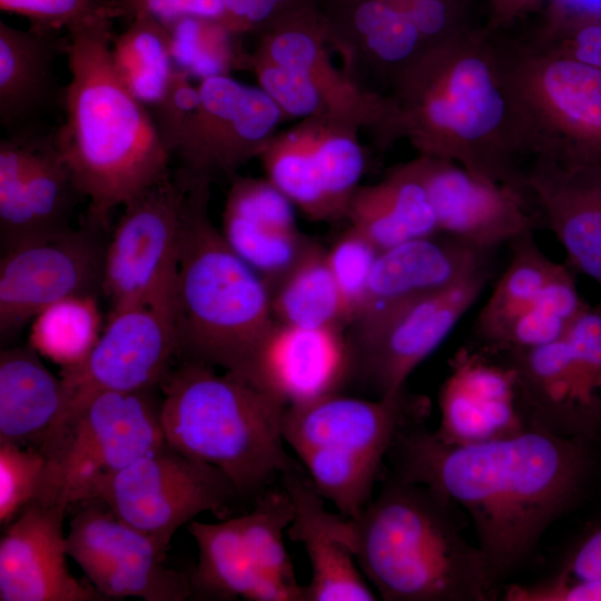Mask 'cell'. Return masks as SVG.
Returning a JSON list of instances; mask_svg holds the SVG:
<instances>
[{"mask_svg": "<svg viewBox=\"0 0 601 601\" xmlns=\"http://www.w3.org/2000/svg\"><path fill=\"white\" fill-rule=\"evenodd\" d=\"M166 28L175 67L191 78L228 75L245 60L233 43L238 33L221 21L186 17Z\"/></svg>", "mask_w": 601, "mask_h": 601, "instance_id": "cell-40", "label": "cell"}, {"mask_svg": "<svg viewBox=\"0 0 601 601\" xmlns=\"http://www.w3.org/2000/svg\"><path fill=\"white\" fill-rule=\"evenodd\" d=\"M511 257L473 325L474 343L497 347L515 321L533 304L560 264L540 248L534 231L509 243Z\"/></svg>", "mask_w": 601, "mask_h": 601, "instance_id": "cell-34", "label": "cell"}, {"mask_svg": "<svg viewBox=\"0 0 601 601\" xmlns=\"http://www.w3.org/2000/svg\"><path fill=\"white\" fill-rule=\"evenodd\" d=\"M380 253L370 239L351 226L326 249L329 269L351 308L352 323L364 305L372 269Z\"/></svg>", "mask_w": 601, "mask_h": 601, "instance_id": "cell-43", "label": "cell"}, {"mask_svg": "<svg viewBox=\"0 0 601 601\" xmlns=\"http://www.w3.org/2000/svg\"><path fill=\"white\" fill-rule=\"evenodd\" d=\"M67 509L62 502L37 499L6 526L0 540L1 601L108 600L69 571Z\"/></svg>", "mask_w": 601, "mask_h": 601, "instance_id": "cell-21", "label": "cell"}, {"mask_svg": "<svg viewBox=\"0 0 601 601\" xmlns=\"http://www.w3.org/2000/svg\"><path fill=\"white\" fill-rule=\"evenodd\" d=\"M505 1L506 0H499V2H502L499 11L502 12L501 13V18L503 16V11H504V7H505ZM525 1L528 0H509V8H508V11L509 10H515L518 7L522 6L521 3H524Z\"/></svg>", "mask_w": 601, "mask_h": 601, "instance_id": "cell-51", "label": "cell"}, {"mask_svg": "<svg viewBox=\"0 0 601 601\" xmlns=\"http://www.w3.org/2000/svg\"><path fill=\"white\" fill-rule=\"evenodd\" d=\"M589 307L569 266L560 264L538 298L515 321L501 344L492 349H529L556 342Z\"/></svg>", "mask_w": 601, "mask_h": 601, "instance_id": "cell-37", "label": "cell"}, {"mask_svg": "<svg viewBox=\"0 0 601 601\" xmlns=\"http://www.w3.org/2000/svg\"><path fill=\"white\" fill-rule=\"evenodd\" d=\"M300 471L279 479L294 503L286 534L304 546L311 562L312 579L304 585V601L377 600L349 548V518L326 510L325 499Z\"/></svg>", "mask_w": 601, "mask_h": 601, "instance_id": "cell-23", "label": "cell"}, {"mask_svg": "<svg viewBox=\"0 0 601 601\" xmlns=\"http://www.w3.org/2000/svg\"><path fill=\"white\" fill-rule=\"evenodd\" d=\"M108 233L82 220L78 228L2 253L1 338L11 337L61 299L101 296Z\"/></svg>", "mask_w": 601, "mask_h": 601, "instance_id": "cell-13", "label": "cell"}, {"mask_svg": "<svg viewBox=\"0 0 601 601\" xmlns=\"http://www.w3.org/2000/svg\"><path fill=\"white\" fill-rule=\"evenodd\" d=\"M457 505L433 489L390 475L351 518V550L386 601H490L501 584L462 531Z\"/></svg>", "mask_w": 601, "mask_h": 601, "instance_id": "cell-4", "label": "cell"}, {"mask_svg": "<svg viewBox=\"0 0 601 601\" xmlns=\"http://www.w3.org/2000/svg\"><path fill=\"white\" fill-rule=\"evenodd\" d=\"M439 404L441 421L434 432L447 443H480L532 428L508 356L474 342L450 361Z\"/></svg>", "mask_w": 601, "mask_h": 601, "instance_id": "cell-20", "label": "cell"}, {"mask_svg": "<svg viewBox=\"0 0 601 601\" xmlns=\"http://www.w3.org/2000/svg\"><path fill=\"white\" fill-rule=\"evenodd\" d=\"M178 359L170 313L140 306L108 314L88 356L60 371L65 410L49 444L92 396L159 387Z\"/></svg>", "mask_w": 601, "mask_h": 601, "instance_id": "cell-14", "label": "cell"}, {"mask_svg": "<svg viewBox=\"0 0 601 601\" xmlns=\"http://www.w3.org/2000/svg\"><path fill=\"white\" fill-rule=\"evenodd\" d=\"M200 108L173 160L184 187L234 174L260 156L279 122L282 110L260 88L229 75L200 80Z\"/></svg>", "mask_w": 601, "mask_h": 601, "instance_id": "cell-15", "label": "cell"}, {"mask_svg": "<svg viewBox=\"0 0 601 601\" xmlns=\"http://www.w3.org/2000/svg\"><path fill=\"white\" fill-rule=\"evenodd\" d=\"M187 530L198 548L189 572L194 594L216 600L304 601V585L260 570L247 555L236 518L217 523L193 520Z\"/></svg>", "mask_w": 601, "mask_h": 601, "instance_id": "cell-29", "label": "cell"}, {"mask_svg": "<svg viewBox=\"0 0 601 601\" xmlns=\"http://www.w3.org/2000/svg\"><path fill=\"white\" fill-rule=\"evenodd\" d=\"M494 250L436 233L382 250L372 269L364 305L354 319L450 288L492 265Z\"/></svg>", "mask_w": 601, "mask_h": 601, "instance_id": "cell-25", "label": "cell"}, {"mask_svg": "<svg viewBox=\"0 0 601 601\" xmlns=\"http://www.w3.org/2000/svg\"><path fill=\"white\" fill-rule=\"evenodd\" d=\"M525 186L570 266L593 279L601 292V167H568L536 158Z\"/></svg>", "mask_w": 601, "mask_h": 601, "instance_id": "cell-24", "label": "cell"}, {"mask_svg": "<svg viewBox=\"0 0 601 601\" xmlns=\"http://www.w3.org/2000/svg\"><path fill=\"white\" fill-rule=\"evenodd\" d=\"M500 68L528 126L536 158L601 167V69L536 38L490 32Z\"/></svg>", "mask_w": 601, "mask_h": 601, "instance_id": "cell-7", "label": "cell"}, {"mask_svg": "<svg viewBox=\"0 0 601 601\" xmlns=\"http://www.w3.org/2000/svg\"><path fill=\"white\" fill-rule=\"evenodd\" d=\"M80 199L71 169L59 148L56 128H47L39 138L24 186L18 228L2 253L72 228L71 217Z\"/></svg>", "mask_w": 601, "mask_h": 601, "instance_id": "cell-32", "label": "cell"}, {"mask_svg": "<svg viewBox=\"0 0 601 601\" xmlns=\"http://www.w3.org/2000/svg\"><path fill=\"white\" fill-rule=\"evenodd\" d=\"M220 231L231 249L269 288L296 263L311 242L297 228L293 203L268 179L234 178Z\"/></svg>", "mask_w": 601, "mask_h": 601, "instance_id": "cell-26", "label": "cell"}, {"mask_svg": "<svg viewBox=\"0 0 601 601\" xmlns=\"http://www.w3.org/2000/svg\"><path fill=\"white\" fill-rule=\"evenodd\" d=\"M127 20L137 14L151 17L165 27L186 17H200L226 24V10L221 0H119Z\"/></svg>", "mask_w": 601, "mask_h": 601, "instance_id": "cell-48", "label": "cell"}, {"mask_svg": "<svg viewBox=\"0 0 601 601\" xmlns=\"http://www.w3.org/2000/svg\"><path fill=\"white\" fill-rule=\"evenodd\" d=\"M420 0H326L327 37L364 53L395 89L428 53L412 11Z\"/></svg>", "mask_w": 601, "mask_h": 601, "instance_id": "cell-28", "label": "cell"}, {"mask_svg": "<svg viewBox=\"0 0 601 601\" xmlns=\"http://www.w3.org/2000/svg\"><path fill=\"white\" fill-rule=\"evenodd\" d=\"M277 322L306 326H349L351 308L329 269L326 248L311 240L296 263L270 287Z\"/></svg>", "mask_w": 601, "mask_h": 601, "instance_id": "cell-33", "label": "cell"}, {"mask_svg": "<svg viewBox=\"0 0 601 601\" xmlns=\"http://www.w3.org/2000/svg\"><path fill=\"white\" fill-rule=\"evenodd\" d=\"M29 344L0 353V442L43 453L65 410L60 376Z\"/></svg>", "mask_w": 601, "mask_h": 601, "instance_id": "cell-30", "label": "cell"}, {"mask_svg": "<svg viewBox=\"0 0 601 601\" xmlns=\"http://www.w3.org/2000/svg\"><path fill=\"white\" fill-rule=\"evenodd\" d=\"M536 39L565 56L601 69V18L584 17L555 26Z\"/></svg>", "mask_w": 601, "mask_h": 601, "instance_id": "cell-46", "label": "cell"}, {"mask_svg": "<svg viewBox=\"0 0 601 601\" xmlns=\"http://www.w3.org/2000/svg\"><path fill=\"white\" fill-rule=\"evenodd\" d=\"M0 9L26 18L31 28L66 33L114 29L117 20L127 19L119 0H0Z\"/></svg>", "mask_w": 601, "mask_h": 601, "instance_id": "cell-41", "label": "cell"}, {"mask_svg": "<svg viewBox=\"0 0 601 601\" xmlns=\"http://www.w3.org/2000/svg\"><path fill=\"white\" fill-rule=\"evenodd\" d=\"M407 166L426 190L439 233L495 252L541 224L529 195L475 177L454 161L421 155Z\"/></svg>", "mask_w": 601, "mask_h": 601, "instance_id": "cell-18", "label": "cell"}, {"mask_svg": "<svg viewBox=\"0 0 601 601\" xmlns=\"http://www.w3.org/2000/svg\"><path fill=\"white\" fill-rule=\"evenodd\" d=\"M114 29L69 36L63 122L59 148L87 204L83 220L110 230L112 211L171 175L170 151L149 110L117 76L110 43Z\"/></svg>", "mask_w": 601, "mask_h": 601, "instance_id": "cell-3", "label": "cell"}, {"mask_svg": "<svg viewBox=\"0 0 601 601\" xmlns=\"http://www.w3.org/2000/svg\"><path fill=\"white\" fill-rule=\"evenodd\" d=\"M97 296L61 299L31 322L29 345L61 368L81 363L105 326Z\"/></svg>", "mask_w": 601, "mask_h": 601, "instance_id": "cell-36", "label": "cell"}, {"mask_svg": "<svg viewBox=\"0 0 601 601\" xmlns=\"http://www.w3.org/2000/svg\"><path fill=\"white\" fill-rule=\"evenodd\" d=\"M430 400L403 390L373 400L333 393L287 406L283 436L294 452L322 447L382 463L397 434L406 426L425 423Z\"/></svg>", "mask_w": 601, "mask_h": 601, "instance_id": "cell-17", "label": "cell"}, {"mask_svg": "<svg viewBox=\"0 0 601 601\" xmlns=\"http://www.w3.org/2000/svg\"><path fill=\"white\" fill-rule=\"evenodd\" d=\"M81 504L69 523L68 555L104 597L184 601L194 595L189 573L165 566L166 552L155 540L99 500Z\"/></svg>", "mask_w": 601, "mask_h": 601, "instance_id": "cell-16", "label": "cell"}, {"mask_svg": "<svg viewBox=\"0 0 601 601\" xmlns=\"http://www.w3.org/2000/svg\"><path fill=\"white\" fill-rule=\"evenodd\" d=\"M509 357L531 427L587 439L601 431V298L561 339Z\"/></svg>", "mask_w": 601, "mask_h": 601, "instance_id": "cell-12", "label": "cell"}, {"mask_svg": "<svg viewBox=\"0 0 601 601\" xmlns=\"http://www.w3.org/2000/svg\"><path fill=\"white\" fill-rule=\"evenodd\" d=\"M315 490L338 513L356 518L370 503L382 463L322 447L295 452Z\"/></svg>", "mask_w": 601, "mask_h": 601, "instance_id": "cell-38", "label": "cell"}, {"mask_svg": "<svg viewBox=\"0 0 601 601\" xmlns=\"http://www.w3.org/2000/svg\"><path fill=\"white\" fill-rule=\"evenodd\" d=\"M293 518V500L280 485L268 487L256 499L255 508L237 520L243 546L254 564L286 582L298 583L284 543Z\"/></svg>", "mask_w": 601, "mask_h": 601, "instance_id": "cell-39", "label": "cell"}, {"mask_svg": "<svg viewBox=\"0 0 601 601\" xmlns=\"http://www.w3.org/2000/svg\"><path fill=\"white\" fill-rule=\"evenodd\" d=\"M128 21L111 40V62L124 86L150 109L164 95L176 69L169 33L148 16L137 14Z\"/></svg>", "mask_w": 601, "mask_h": 601, "instance_id": "cell-35", "label": "cell"}, {"mask_svg": "<svg viewBox=\"0 0 601 601\" xmlns=\"http://www.w3.org/2000/svg\"><path fill=\"white\" fill-rule=\"evenodd\" d=\"M244 378L287 406L338 393L352 378L347 334L276 321Z\"/></svg>", "mask_w": 601, "mask_h": 601, "instance_id": "cell-22", "label": "cell"}, {"mask_svg": "<svg viewBox=\"0 0 601 601\" xmlns=\"http://www.w3.org/2000/svg\"><path fill=\"white\" fill-rule=\"evenodd\" d=\"M200 104L198 86L191 83L189 75L176 68L161 98L148 109L171 157L188 132Z\"/></svg>", "mask_w": 601, "mask_h": 601, "instance_id": "cell-45", "label": "cell"}, {"mask_svg": "<svg viewBox=\"0 0 601 601\" xmlns=\"http://www.w3.org/2000/svg\"><path fill=\"white\" fill-rule=\"evenodd\" d=\"M554 578L563 581L601 579V526L580 542Z\"/></svg>", "mask_w": 601, "mask_h": 601, "instance_id": "cell-50", "label": "cell"}, {"mask_svg": "<svg viewBox=\"0 0 601 601\" xmlns=\"http://www.w3.org/2000/svg\"><path fill=\"white\" fill-rule=\"evenodd\" d=\"M159 388L166 443L217 467L238 496L256 500L284 473L302 470L285 449L287 405L247 380L178 359Z\"/></svg>", "mask_w": 601, "mask_h": 601, "instance_id": "cell-5", "label": "cell"}, {"mask_svg": "<svg viewBox=\"0 0 601 601\" xmlns=\"http://www.w3.org/2000/svg\"><path fill=\"white\" fill-rule=\"evenodd\" d=\"M259 87L283 112L295 117L317 116L326 102L325 90L309 75L254 57Z\"/></svg>", "mask_w": 601, "mask_h": 601, "instance_id": "cell-44", "label": "cell"}, {"mask_svg": "<svg viewBox=\"0 0 601 601\" xmlns=\"http://www.w3.org/2000/svg\"><path fill=\"white\" fill-rule=\"evenodd\" d=\"M392 99L397 135H407L421 155L529 195L535 151L489 29L430 51Z\"/></svg>", "mask_w": 601, "mask_h": 601, "instance_id": "cell-2", "label": "cell"}, {"mask_svg": "<svg viewBox=\"0 0 601 601\" xmlns=\"http://www.w3.org/2000/svg\"><path fill=\"white\" fill-rule=\"evenodd\" d=\"M186 191L171 174L122 206L105 248L108 314L148 306L173 315Z\"/></svg>", "mask_w": 601, "mask_h": 601, "instance_id": "cell-10", "label": "cell"}, {"mask_svg": "<svg viewBox=\"0 0 601 601\" xmlns=\"http://www.w3.org/2000/svg\"><path fill=\"white\" fill-rule=\"evenodd\" d=\"M226 26L236 33L265 31L277 21L317 3V0H221Z\"/></svg>", "mask_w": 601, "mask_h": 601, "instance_id": "cell-47", "label": "cell"}, {"mask_svg": "<svg viewBox=\"0 0 601 601\" xmlns=\"http://www.w3.org/2000/svg\"><path fill=\"white\" fill-rule=\"evenodd\" d=\"M589 440L529 428L453 444L417 423L397 434L386 459L392 476L426 485L467 513L501 584L580 499L593 467Z\"/></svg>", "mask_w": 601, "mask_h": 601, "instance_id": "cell-1", "label": "cell"}, {"mask_svg": "<svg viewBox=\"0 0 601 601\" xmlns=\"http://www.w3.org/2000/svg\"><path fill=\"white\" fill-rule=\"evenodd\" d=\"M260 156L268 180L315 220L346 215L365 168L361 146L342 130H296Z\"/></svg>", "mask_w": 601, "mask_h": 601, "instance_id": "cell-19", "label": "cell"}, {"mask_svg": "<svg viewBox=\"0 0 601 601\" xmlns=\"http://www.w3.org/2000/svg\"><path fill=\"white\" fill-rule=\"evenodd\" d=\"M237 497L235 486L221 471L165 442L98 480L83 501H101L119 520L167 552L180 526L200 513L221 512Z\"/></svg>", "mask_w": 601, "mask_h": 601, "instance_id": "cell-9", "label": "cell"}, {"mask_svg": "<svg viewBox=\"0 0 601 601\" xmlns=\"http://www.w3.org/2000/svg\"><path fill=\"white\" fill-rule=\"evenodd\" d=\"M46 455L35 447L0 442V524L7 526L42 492Z\"/></svg>", "mask_w": 601, "mask_h": 601, "instance_id": "cell-42", "label": "cell"}, {"mask_svg": "<svg viewBox=\"0 0 601 601\" xmlns=\"http://www.w3.org/2000/svg\"><path fill=\"white\" fill-rule=\"evenodd\" d=\"M345 216L381 252L439 233L426 190L407 164L376 185L358 187Z\"/></svg>", "mask_w": 601, "mask_h": 601, "instance_id": "cell-31", "label": "cell"}, {"mask_svg": "<svg viewBox=\"0 0 601 601\" xmlns=\"http://www.w3.org/2000/svg\"><path fill=\"white\" fill-rule=\"evenodd\" d=\"M506 601H601V579L563 581L552 577L534 584H511L503 590Z\"/></svg>", "mask_w": 601, "mask_h": 601, "instance_id": "cell-49", "label": "cell"}, {"mask_svg": "<svg viewBox=\"0 0 601 601\" xmlns=\"http://www.w3.org/2000/svg\"><path fill=\"white\" fill-rule=\"evenodd\" d=\"M209 183L187 188L173 323L179 359L245 377L276 319L266 280L227 244L208 214Z\"/></svg>", "mask_w": 601, "mask_h": 601, "instance_id": "cell-6", "label": "cell"}, {"mask_svg": "<svg viewBox=\"0 0 601 601\" xmlns=\"http://www.w3.org/2000/svg\"><path fill=\"white\" fill-rule=\"evenodd\" d=\"M156 388L104 392L89 398L43 452L47 470L39 500L68 508L80 503L98 480L164 444Z\"/></svg>", "mask_w": 601, "mask_h": 601, "instance_id": "cell-8", "label": "cell"}, {"mask_svg": "<svg viewBox=\"0 0 601 601\" xmlns=\"http://www.w3.org/2000/svg\"><path fill=\"white\" fill-rule=\"evenodd\" d=\"M69 36L59 30L19 29L0 20V125L4 134L46 128V116L62 110L65 86L56 63Z\"/></svg>", "mask_w": 601, "mask_h": 601, "instance_id": "cell-27", "label": "cell"}, {"mask_svg": "<svg viewBox=\"0 0 601 601\" xmlns=\"http://www.w3.org/2000/svg\"><path fill=\"white\" fill-rule=\"evenodd\" d=\"M492 276L486 266L456 285L349 326L352 378L375 397L397 393L412 372L450 335L480 297Z\"/></svg>", "mask_w": 601, "mask_h": 601, "instance_id": "cell-11", "label": "cell"}]
</instances>
